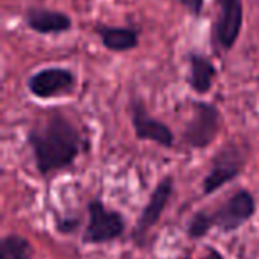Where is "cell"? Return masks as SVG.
<instances>
[{
    "label": "cell",
    "instance_id": "1",
    "mask_svg": "<svg viewBox=\"0 0 259 259\" xmlns=\"http://www.w3.org/2000/svg\"><path fill=\"white\" fill-rule=\"evenodd\" d=\"M41 176L69 167L80 153V134L62 114H52L27 135Z\"/></svg>",
    "mask_w": 259,
    "mask_h": 259
},
{
    "label": "cell",
    "instance_id": "2",
    "mask_svg": "<svg viewBox=\"0 0 259 259\" xmlns=\"http://www.w3.org/2000/svg\"><path fill=\"white\" fill-rule=\"evenodd\" d=\"M89 224L85 227L82 240L83 243H108L124 233V219L119 211L108 209L100 199H93L87 204Z\"/></svg>",
    "mask_w": 259,
    "mask_h": 259
},
{
    "label": "cell",
    "instance_id": "3",
    "mask_svg": "<svg viewBox=\"0 0 259 259\" xmlns=\"http://www.w3.org/2000/svg\"><path fill=\"white\" fill-rule=\"evenodd\" d=\"M220 130L219 108L204 101H194V117L185 130V141L190 148H208Z\"/></svg>",
    "mask_w": 259,
    "mask_h": 259
},
{
    "label": "cell",
    "instance_id": "4",
    "mask_svg": "<svg viewBox=\"0 0 259 259\" xmlns=\"http://www.w3.org/2000/svg\"><path fill=\"white\" fill-rule=\"evenodd\" d=\"M255 213V199L248 190H240L220 208L209 213L213 227H219L222 233H233L240 229Z\"/></svg>",
    "mask_w": 259,
    "mask_h": 259
},
{
    "label": "cell",
    "instance_id": "5",
    "mask_svg": "<svg viewBox=\"0 0 259 259\" xmlns=\"http://www.w3.org/2000/svg\"><path fill=\"white\" fill-rule=\"evenodd\" d=\"M243 170V156L236 146H226L222 148L211 160V169L208 176L202 181L204 194H213L220 187L233 181Z\"/></svg>",
    "mask_w": 259,
    "mask_h": 259
},
{
    "label": "cell",
    "instance_id": "6",
    "mask_svg": "<svg viewBox=\"0 0 259 259\" xmlns=\"http://www.w3.org/2000/svg\"><path fill=\"white\" fill-rule=\"evenodd\" d=\"M219 16L213 23V39L222 50H231L243 25L241 0H217Z\"/></svg>",
    "mask_w": 259,
    "mask_h": 259
},
{
    "label": "cell",
    "instance_id": "7",
    "mask_svg": "<svg viewBox=\"0 0 259 259\" xmlns=\"http://www.w3.org/2000/svg\"><path fill=\"white\" fill-rule=\"evenodd\" d=\"M172 192H174V180L170 176L163 178V180L156 185L155 190H153L148 204L144 206V209H142L141 217H139L137 224H135V227H134V240H135V243H137L139 247H141V245H144L148 233L153 229V226H155V224L160 220L163 209H165L167 204H169Z\"/></svg>",
    "mask_w": 259,
    "mask_h": 259
},
{
    "label": "cell",
    "instance_id": "8",
    "mask_svg": "<svg viewBox=\"0 0 259 259\" xmlns=\"http://www.w3.org/2000/svg\"><path fill=\"white\" fill-rule=\"evenodd\" d=\"M76 75L66 68H45L36 71L29 80L27 87L36 98H54L68 94L75 89Z\"/></svg>",
    "mask_w": 259,
    "mask_h": 259
},
{
    "label": "cell",
    "instance_id": "9",
    "mask_svg": "<svg viewBox=\"0 0 259 259\" xmlns=\"http://www.w3.org/2000/svg\"><path fill=\"white\" fill-rule=\"evenodd\" d=\"M130 114H132V122H134L135 135L139 141H151L160 144L162 148H172L174 135L167 124H163L158 119H153L148 114L144 103L139 100H134L130 105Z\"/></svg>",
    "mask_w": 259,
    "mask_h": 259
},
{
    "label": "cell",
    "instance_id": "10",
    "mask_svg": "<svg viewBox=\"0 0 259 259\" xmlns=\"http://www.w3.org/2000/svg\"><path fill=\"white\" fill-rule=\"evenodd\" d=\"M25 22L34 32L39 34H64L73 27L71 18L66 13L41 8L29 9L25 15Z\"/></svg>",
    "mask_w": 259,
    "mask_h": 259
},
{
    "label": "cell",
    "instance_id": "11",
    "mask_svg": "<svg viewBox=\"0 0 259 259\" xmlns=\"http://www.w3.org/2000/svg\"><path fill=\"white\" fill-rule=\"evenodd\" d=\"M188 64H190V71H188V85L192 91L197 94L209 93L213 85V80L217 76V68L208 57L201 54H190L188 55Z\"/></svg>",
    "mask_w": 259,
    "mask_h": 259
},
{
    "label": "cell",
    "instance_id": "12",
    "mask_svg": "<svg viewBox=\"0 0 259 259\" xmlns=\"http://www.w3.org/2000/svg\"><path fill=\"white\" fill-rule=\"evenodd\" d=\"M96 34L101 37L103 47L110 52H128L139 47V32L130 27L98 25Z\"/></svg>",
    "mask_w": 259,
    "mask_h": 259
},
{
    "label": "cell",
    "instance_id": "13",
    "mask_svg": "<svg viewBox=\"0 0 259 259\" xmlns=\"http://www.w3.org/2000/svg\"><path fill=\"white\" fill-rule=\"evenodd\" d=\"M30 243L18 234H9L0 241V259H30Z\"/></svg>",
    "mask_w": 259,
    "mask_h": 259
},
{
    "label": "cell",
    "instance_id": "14",
    "mask_svg": "<svg viewBox=\"0 0 259 259\" xmlns=\"http://www.w3.org/2000/svg\"><path fill=\"white\" fill-rule=\"evenodd\" d=\"M213 227L211 224V217H209L208 211H197L188 222V236L192 240H199V238H204L206 234L209 233V229Z\"/></svg>",
    "mask_w": 259,
    "mask_h": 259
},
{
    "label": "cell",
    "instance_id": "15",
    "mask_svg": "<svg viewBox=\"0 0 259 259\" xmlns=\"http://www.w3.org/2000/svg\"><path fill=\"white\" fill-rule=\"evenodd\" d=\"M185 9L192 13L194 16H199L202 13V8H204V0H178Z\"/></svg>",
    "mask_w": 259,
    "mask_h": 259
},
{
    "label": "cell",
    "instance_id": "16",
    "mask_svg": "<svg viewBox=\"0 0 259 259\" xmlns=\"http://www.w3.org/2000/svg\"><path fill=\"white\" fill-rule=\"evenodd\" d=\"M78 226V220H57V229L61 231V233H73L75 231V227Z\"/></svg>",
    "mask_w": 259,
    "mask_h": 259
},
{
    "label": "cell",
    "instance_id": "17",
    "mask_svg": "<svg viewBox=\"0 0 259 259\" xmlns=\"http://www.w3.org/2000/svg\"><path fill=\"white\" fill-rule=\"evenodd\" d=\"M181 259H188V257H181ZM201 259H224V255L220 254L219 250H215V248H209V250L206 252V255H202Z\"/></svg>",
    "mask_w": 259,
    "mask_h": 259
}]
</instances>
